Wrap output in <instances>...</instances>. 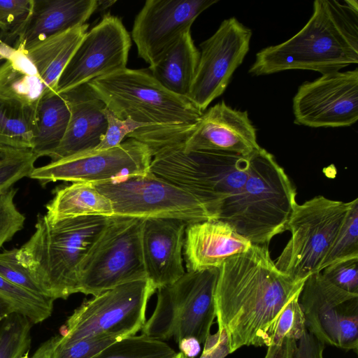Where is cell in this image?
Listing matches in <instances>:
<instances>
[{
    "instance_id": "cell-13",
    "label": "cell",
    "mask_w": 358,
    "mask_h": 358,
    "mask_svg": "<svg viewBox=\"0 0 358 358\" xmlns=\"http://www.w3.org/2000/svg\"><path fill=\"white\" fill-rule=\"evenodd\" d=\"M306 330L324 345L358 350V294L346 292L321 272L309 275L300 296Z\"/></svg>"
},
{
    "instance_id": "cell-6",
    "label": "cell",
    "mask_w": 358,
    "mask_h": 358,
    "mask_svg": "<svg viewBox=\"0 0 358 358\" xmlns=\"http://www.w3.org/2000/svg\"><path fill=\"white\" fill-rule=\"evenodd\" d=\"M250 155L187 151L176 143L152 153L150 171L194 195L218 220L224 201L244 184Z\"/></svg>"
},
{
    "instance_id": "cell-42",
    "label": "cell",
    "mask_w": 358,
    "mask_h": 358,
    "mask_svg": "<svg viewBox=\"0 0 358 358\" xmlns=\"http://www.w3.org/2000/svg\"><path fill=\"white\" fill-rule=\"evenodd\" d=\"M296 346V341L285 339L280 345L268 347L264 358H294Z\"/></svg>"
},
{
    "instance_id": "cell-34",
    "label": "cell",
    "mask_w": 358,
    "mask_h": 358,
    "mask_svg": "<svg viewBox=\"0 0 358 358\" xmlns=\"http://www.w3.org/2000/svg\"><path fill=\"white\" fill-rule=\"evenodd\" d=\"M299 296L300 294L294 296L280 314L275 322L268 347L280 345L285 339L298 341L306 330Z\"/></svg>"
},
{
    "instance_id": "cell-25",
    "label": "cell",
    "mask_w": 358,
    "mask_h": 358,
    "mask_svg": "<svg viewBox=\"0 0 358 358\" xmlns=\"http://www.w3.org/2000/svg\"><path fill=\"white\" fill-rule=\"evenodd\" d=\"M199 56L191 31L187 30L155 64L149 66L148 71L169 91L187 97Z\"/></svg>"
},
{
    "instance_id": "cell-48",
    "label": "cell",
    "mask_w": 358,
    "mask_h": 358,
    "mask_svg": "<svg viewBox=\"0 0 358 358\" xmlns=\"http://www.w3.org/2000/svg\"><path fill=\"white\" fill-rule=\"evenodd\" d=\"M172 358H187L184 354H182L181 352L177 353Z\"/></svg>"
},
{
    "instance_id": "cell-5",
    "label": "cell",
    "mask_w": 358,
    "mask_h": 358,
    "mask_svg": "<svg viewBox=\"0 0 358 358\" xmlns=\"http://www.w3.org/2000/svg\"><path fill=\"white\" fill-rule=\"evenodd\" d=\"M296 195L274 156L260 147L250 155L244 184L224 201L218 220L252 245H268L286 230Z\"/></svg>"
},
{
    "instance_id": "cell-15",
    "label": "cell",
    "mask_w": 358,
    "mask_h": 358,
    "mask_svg": "<svg viewBox=\"0 0 358 358\" xmlns=\"http://www.w3.org/2000/svg\"><path fill=\"white\" fill-rule=\"evenodd\" d=\"M131 46V36L121 19L105 14L80 43L59 78L56 92L127 68Z\"/></svg>"
},
{
    "instance_id": "cell-40",
    "label": "cell",
    "mask_w": 358,
    "mask_h": 358,
    "mask_svg": "<svg viewBox=\"0 0 358 358\" xmlns=\"http://www.w3.org/2000/svg\"><path fill=\"white\" fill-rule=\"evenodd\" d=\"M320 272L336 287L350 293L358 294V258L334 263Z\"/></svg>"
},
{
    "instance_id": "cell-1",
    "label": "cell",
    "mask_w": 358,
    "mask_h": 358,
    "mask_svg": "<svg viewBox=\"0 0 358 358\" xmlns=\"http://www.w3.org/2000/svg\"><path fill=\"white\" fill-rule=\"evenodd\" d=\"M304 282L280 271L268 245H252L227 259L219 268L214 300L218 329L225 331L230 352L268 347L275 321Z\"/></svg>"
},
{
    "instance_id": "cell-27",
    "label": "cell",
    "mask_w": 358,
    "mask_h": 358,
    "mask_svg": "<svg viewBox=\"0 0 358 358\" xmlns=\"http://www.w3.org/2000/svg\"><path fill=\"white\" fill-rule=\"evenodd\" d=\"M69 117V108L62 94H45L37 107L31 151L38 157H49L62 141Z\"/></svg>"
},
{
    "instance_id": "cell-33",
    "label": "cell",
    "mask_w": 358,
    "mask_h": 358,
    "mask_svg": "<svg viewBox=\"0 0 358 358\" xmlns=\"http://www.w3.org/2000/svg\"><path fill=\"white\" fill-rule=\"evenodd\" d=\"M38 157L31 150L0 146V190L8 189L29 177Z\"/></svg>"
},
{
    "instance_id": "cell-29",
    "label": "cell",
    "mask_w": 358,
    "mask_h": 358,
    "mask_svg": "<svg viewBox=\"0 0 358 358\" xmlns=\"http://www.w3.org/2000/svg\"><path fill=\"white\" fill-rule=\"evenodd\" d=\"M0 296L9 302L15 313L34 324L48 319L53 310L54 300L17 286L0 275Z\"/></svg>"
},
{
    "instance_id": "cell-3",
    "label": "cell",
    "mask_w": 358,
    "mask_h": 358,
    "mask_svg": "<svg viewBox=\"0 0 358 358\" xmlns=\"http://www.w3.org/2000/svg\"><path fill=\"white\" fill-rule=\"evenodd\" d=\"M89 83L118 119L145 126L127 137L145 143L151 155L182 141L203 113L187 97L166 89L148 69L125 68Z\"/></svg>"
},
{
    "instance_id": "cell-46",
    "label": "cell",
    "mask_w": 358,
    "mask_h": 358,
    "mask_svg": "<svg viewBox=\"0 0 358 358\" xmlns=\"http://www.w3.org/2000/svg\"><path fill=\"white\" fill-rule=\"evenodd\" d=\"M10 45L4 42L0 36V66L6 60V54Z\"/></svg>"
},
{
    "instance_id": "cell-24",
    "label": "cell",
    "mask_w": 358,
    "mask_h": 358,
    "mask_svg": "<svg viewBox=\"0 0 358 358\" xmlns=\"http://www.w3.org/2000/svg\"><path fill=\"white\" fill-rule=\"evenodd\" d=\"M88 24L52 35L24 50L48 93L56 92L59 78L87 32Z\"/></svg>"
},
{
    "instance_id": "cell-22",
    "label": "cell",
    "mask_w": 358,
    "mask_h": 358,
    "mask_svg": "<svg viewBox=\"0 0 358 358\" xmlns=\"http://www.w3.org/2000/svg\"><path fill=\"white\" fill-rule=\"evenodd\" d=\"M96 6V0H33L12 46L27 50L52 35L85 24Z\"/></svg>"
},
{
    "instance_id": "cell-2",
    "label": "cell",
    "mask_w": 358,
    "mask_h": 358,
    "mask_svg": "<svg viewBox=\"0 0 358 358\" xmlns=\"http://www.w3.org/2000/svg\"><path fill=\"white\" fill-rule=\"evenodd\" d=\"M357 63V1L316 0L306 25L287 41L259 51L248 71L258 76L301 69L322 75Z\"/></svg>"
},
{
    "instance_id": "cell-16",
    "label": "cell",
    "mask_w": 358,
    "mask_h": 358,
    "mask_svg": "<svg viewBox=\"0 0 358 358\" xmlns=\"http://www.w3.org/2000/svg\"><path fill=\"white\" fill-rule=\"evenodd\" d=\"M294 122L313 128L343 127L358 120V69L322 74L301 85L293 98Z\"/></svg>"
},
{
    "instance_id": "cell-44",
    "label": "cell",
    "mask_w": 358,
    "mask_h": 358,
    "mask_svg": "<svg viewBox=\"0 0 358 358\" xmlns=\"http://www.w3.org/2000/svg\"><path fill=\"white\" fill-rule=\"evenodd\" d=\"M58 336L48 339L36 350L32 358H51L54 349L57 345Z\"/></svg>"
},
{
    "instance_id": "cell-20",
    "label": "cell",
    "mask_w": 358,
    "mask_h": 358,
    "mask_svg": "<svg viewBox=\"0 0 358 358\" xmlns=\"http://www.w3.org/2000/svg\"><path fill=\"white\" fill-rule=\"evenodd\" d=\"M62 94L68 104L70 117L62 141L49 156L51 162L94 150L108 127L103 113L106 106L89 83Z\"/></svg>"
},
{
    "instance_id": "cell-47",
    "label": "cell",
    "mask_w": 358,
    "mask_h": 358,
    "mask_svg": "<svg viewBox=\"0 0 358 358\" xmlns=\"http://www.w3.org/2000/svg\"><path fill=\"white\" fill-rule=\"evenodd\" d=\"M96 2H97V6H96V10L98 11H103L106 9H107L108 8L110 7L111 6H113L115 2L116 1H100V0H96Z\"/></svg>"
},
{
    "instance_id": "cell-31",
    "label": "cell",
    "mask_w": 358,
    "mask_h": 358,
    "mask_svg": "<svg viewBox=\"0 0 358 358\" xmlns=\"http://www.w3.org/2000/svg\"><path fill=\"white\" fill-rule=\"evenodd\" d=\"M358 258V199L349 202L343 223L321 266V271L334 263Z\"/></svg>"
},
{
    "instance_id": "cell-12",
    "label": "cell",
    "mask_w": 358,
    "mask_h": 358,
    "mask_svg": "<svg viewBox=\"0 0 358 358\" xmlns=\"http://www.w3.org/2000/svg\"><path fill=\"white\" fill-rule=\"evenodd\" d=\"M152 159L145 143L129 138L108 150H92L35 167L29 177L43 185L57 181L113 183L148 173Z\"/></svg>"
},
{
    "instance_id": "cell-32",
    "label": "cell",
    "mask_w": 358,
    "mask_h": 358,
    "mask_svg": "<svg viewBox=\"0 0 358 358\" xmlns=\"http://www.w3.org/2000/svg\"><path fill=\"white\" fill-rule=\"evenodd\" d=\"M31 324L29 319L17 313L0 322V358H19L28 351Z\"/></svg>"
},
{
    "instance_id": "cell-30",
    "label": "cell",
    "mask_w": 358,
    "mask_h": 358,
    "mask_svg": "<svg viewBox=\"0 0 358 358\" xmlns=\"http://www.w3.org/2000/svg\"><path fill=\"white\" fill-rule=\"evenodd\" d=\"M176 354L164 341L141 334L124 338L92 358H172Z\"/></svg>"
},
{
    "instance_id": "cell-39",
    "label": "cell",
    "mask_w": 358,
    "mask_h": 358,
    "mask_svg": "<svg viewBox=\"0 0 358 358\" xmlns=\"http://www.w3.org/2000/svg\"><path fill=\"white\" fill-rule=\"evenodd\" d=\"M108 127L106 132L100 143L94 149L102 151L119 145L122 140L134 131L144 129L145 126L131 119H118L107 107L103 110Z\"/></svg>"
},
{
    "instance_id": "cell-49",
    "label": "cell",
    "mask_w": 358,
    "mask_h": 358,
    "mask_svg": "<svg viewBox=\"0 0 358 358\" xmlns=\"http://www.w3.org/2000/svg\"><path fill=\"white\" fill-rule=\"evenodd\" d=\"M19 358H32V357H29V352L27 351V352H25L23 355H22Z\"/></svg>"
},
{
    "instance_id": "cell-38",
    "label": "cell",
    "mask_w": 358,
    "mask_h": 358,
    "mask_svg": "<svg viewBox=\"0 0 358 358\" xmlns=\"http://www.w3.org/2000/svg\"><path fill=\"white\" fill-rule=\"evenodd\" d=\"M17 251V249L14 248L0 252V275L33 293L45 296L29 273L18 263Z\"/></svg>"
},
{
    "instance_id": "cell-43",
    "label": "cell",
    "mask_w": 358,
    "mask_h": 358,
    "mask_svg": "<svg viewBox=\"0 0 358 358\" xmlns=\"http://www.w3.org/2000/svg\"><path fill=\"white\" fill-rule=\"evenodd\" d=\"M178 345L180 352L187 358L195 357L200 351V343L194 338L184 339Z\"/></svg>"
},
{
    "instance_id": "cell-14",
    "label": "cell",
    "mask_w": 358,
    "mask_h": 358,
    "mask_svg": "<svg viewBox=\"0 0 358 358\" xmlns=\"http://www.w3.org/2000/svg\"><path fill=\"white\" fill-rule=\"evenodd\" d=\"M252 30L232 17L200 44L197 69L188 99L202 112L228 86L250 49Z\"/></svg>"
},
{
    "instance_id": "cell-8",
    "label": "cell",
    "mask_w": 358,
    "mask_h": 358,
    "mask_svg": "<svg viewBox=\"0 0 358 358\" xmlns=\"http://www.w3.org/2000/svg\"><path fill=\"white\" fill-rule=\"evenodd\" d=\"M156 292L148 279L117 285L84 301L68 317L57 347L99 336L126 338L141 330L148 301Z\"/></svg>"
},
{
    "instance_id": "cell-35",
    "label": "cell",
    "mask_w": 358,
    "mask_h": 358,
    "mask_svg": "<svg viewBox=\"0 0 358 358\" xmlns=\"http://www.w3.org/2000/svg\"><path fill=\"white\" fill-rule=\"evenodd\" d=\"M32 5L33 0H0V36L4 42L13 45Z\"/></svg>"
},
{
    "instance_id": "cell-10",
    "label": "cell",
    "mask_w": 358,
    "mask_h": 358,
    "mask_svg": "<svg viewBox=\"0 0 358 358\" xmlns=\"http://www.w3.org/2000/svg\"><path fill=\"white\" fill-rule=\"evenodd\" d=\"M348 206L322 195L296 203L286 226L291 237L275 262L279 271L294 282L320 272Z\"/></svg>"
},
{
    "instance_id": "cell-36",
    "label": "cell",
    "mask_w": 358,
    "mask_h": 358,
    "mask_svg": "<svg viewBox=\"0 0 358 358\" xmlns=\"http://www.w3.org/2000/svg\"><path fill=\"white\" fill-rule=\"evenodd\" d=\"M16 192L13 187L0 190V248L24 227L25 217L14 202Z\"/></svg>"
},
{
    "instance_id": "cell-23",
    "label": "cell",
    "mask_w": 358,
    "mask_h": 358,
    "mask_svg": "<svg viewBox=\"0 0 358 358\" xmlns=\"http://www.w3.org/2000/svg\"><path fill=\"white\" fill-rule=\"evenodd\" d=\"M47 94L24 50L10 45L0 66V99L37 110L41 99Z\"/></svg>"
},
{
    "instance_id": "cell-37",
    "label": "cell",
    "mask_w": 358,
    "mask_h": 358,
    "mask_svg": "<svg viewBox=\"0 0 358 358\" xmlns=\"http://www.w3.org/2000/svg\"><path fill=\"white\" fill-rule=\"evenodd\" d=\"M121 339L122 338L112 336H99L77 341L63 347L56 345L51 358H92Z\"/></svg>"
},
{
    "instance_id": "cell-17",
    "label": "cell",
    "mask_w": 358,
    "mask_h": 358,
    "mask_svg": "<svg viewBox=\"0 0 358 358\" xmlns=\"http://www.w3.org/2000/svg\"><path fill=\"white\" fill-rule=\"evenodd\" d=\"M217 0H147L135 17L131 37L138 56L150 66L189 30Z\"/></svg>"
},
{
    "instance_id": "cell-41",
    "label": "cell",
    "mask_w": 358,
    "mask_h": 358,
    "mask_svg": "<svg viewBox=\"0 0 358 358\" xmlns=\"http://www.w3.org/2000/svg\"><path fill=\"white\" fill-rule=\"evenodd\" d=\"M204 347L200 358H225L230 350L224 331L217 329L210 334L203 343Z\"/></svg>"
},
{
    "instance_id": "cell-26",
    "label": "cell",
    "mask_w": 358,
    "mask_h": 358,
    "mask_svg": "<svg viewBox=\"0 0 358 358\" xmlns=\"http://www.w3.org/2000/svg\"><path fill=\"white\" fill-rule=\"evenodd\" d=\"M45 208V215L52 222L85 216L114 215L110 200L94 185L88 182H72L57 188Z\"/></svg>"
},
{
    "instance_id": "cell-4",
    "label": "cell",
    "mask_w": 358,
    "mask_h": 358,
    "mask_svg": "<svg viewBox=\"0 0 358 358\" xmlns=\"http://www.w3.org/2000/svg\"><path fill=\"white\" fill-rule=\"evenodd\" d=\"M110 217L85 216L52 222L40 214L34 234L17 249V262L47 297L66 299L79 293L80 266Z\"/></svg>"
},
{
    "instance_id": "cell-21",
    "label": "cell",
    "mask_w": 358,
    "mask_h": 358,
    "mask_svg": "<svg viewBox=\"0 0 358 358\" xmlns=\"http://www.w3.org/2000/svg\"><path fill=\"white\" fill-rule=\"evenodd\" d=\"M252 245L219 220L187 224L183 245L187 271L220 268L227 259L248 250Z\"/></svg>"
},
{
    "instance_id": "cell-18",
    "label": "cell",
    "mask_w": 358,
    "mask_h": 358,
    "mask_svg": "<svg viewBox=\"0 0 358 358\" xmlns=\"http://www.w3.org/2000/svg\"><path fill=\"white\" fill-rule=\"evenodd\" d=\"M179 143L187 151L223 152L243 156L260 148L248 112L232 108L224 101L206 110Z\"/></svg>"
},
{
    "instance_id": "cell-9",
    "label": "cell",
    "mask_w": 358,
    "mask_h": 358,
    "mask_svg": "<svg viewBox=\"0 0 358 358\" xmlns=\"http://www.w3.org/2000/svg\"><path fill=\"white\" fill-rule=\"evenodd\" d=\"M143 219L112 216L83 261L78 292L96 296L147 279L141 250Z\"/></svg>"
},
{
    "instance_id": "cell-11",
    "label": "cell",
    "mask_w": 358,
    "mask_h": 358,
    "mask_svg": "<svg viewBox=\"0 0 358 358\" xmlns=\"http://www.w3.org/2000/svg\"><path fill=\"white\" fill-rule=\"evenodd\" d=\"M95 186L110 200L113 216L174 219L187 224L217 220L194 195L150 171Z\"/></svg>"
},
{
    "instance_id": "cell-28",
    "label": "cell",
    "mask_w": 358,
    "mask_h": 358,
    "mask_svg": "<svg viewBox=\"0 0 358 358\" xmlns=\"http://www.w3.org/2000/svg\"><path fill=\"white\" fill-rule=\"evenodd\" d=\"M36 112L0 99V146L31 150Z\"/></svg>"
},
{
    "instance_id": "cell-45",
    "label": "cell",
    "mask_w": 358,
    "mask_h": 358,
    "mask_svg": "<svg viewBox=\"0 0 358 358\" xmlns=\"http://www.w3.org/2000/svg\"><path fill=\"white\" fill-rule=\"evenodd\" d=\"M13 313H15L13 306L6 300L0 296V322Z\"/></svg>"
},
{
    "instance_id": "cell-19",
    "label": "cell",
    "mask_w": 358,
    "mask_h": 358,
    "mask_svg": "<svg viewBox=\"0 0 358 358\" xmlns=\"http://www.w3.org/2000/svg\"><path fill=\"white\" fill-rule=\"evenodd\" d=\"M187 223L179 220H144L141 250L147 279L156 291L185 273L182 251Z\"/></svg>"
},
{
    "instance_id": "cell-7",
    "label": "cell",
    "mask_w": 358,
    "mask_h": 358,
    "mask_svg": "<svg viewBox=\"0 0 358 358\" xmlns=\"http://www.w3.org/2000/svg\"><path fill=\"white\" fill-rule=\"evenodd\" d=\"M219 268L187 271L157 291L155 308L141 329L147 337L178 344L194 338L203 344L216 317L215 292Z\"/></svg>"
}]
</instances>
